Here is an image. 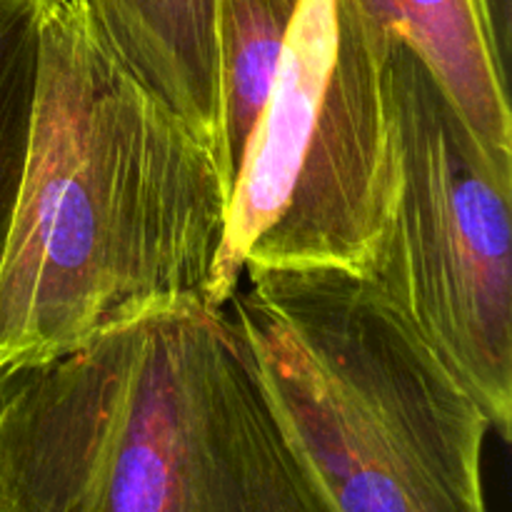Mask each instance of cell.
<instances>
[{
  "mask_svg": "<svg viewBox=\"0 0 512 512\" xmlns=\"http://www.w3.org/2000/svg\"><path fill=\"white\" fill-rule=\"evenodd\" d=\"M388 190L370 280L512 435V170L495 163L433 70L390 35Z\"/></svg>",
  "mask_w": 512,
  "mask_h": 512,
  "instance_id": "5",
  "label": "cell"
},
{
  "mask_svg": "<svg viewBox=\"0 0 512 512\" xmlns=\"http://www.w3.org/2000/svg\"><path fill=\"white\" fill-rule=\"evenodd\" d=\"M438 78L490 158L512 170L510 88L500 83L473 0H355Z\"/></svg>",
  "mask_w": 512,
  "mask_h": 512,
  "instance_id": "7",
  "label": "cell"
},
{
  "mask_svg": "<svg viewBox=\"0 0 512 512\" xmlns=\"http://www.w3.org/2000/svg\"><path fill=\"white\" fill-rule=\"evenodd\" d=\"M43 8L45 0H0V265L23 183ZM8 378L0 373V390Z\"/></svg>",
  "mask_w": 512,
  "mask_h": 512,
  "instance_id": "9",
  "label": "cell"
},
{
  "mask_svg": "<svg viewBox=\"0 0 512 512\" xmlns=\"http://www.w3.org/2000/svg\"><path fill=\"white\" fill-rule=\"evenodd\" d=\"M108 53L215 158L218 140V0H80Z\"/></svg>",
  "mask_w": 512,
  "mask_h": 512,
  "instance_id": "6",
  "label": "cell"
},
{
  "mask_svg": "<svg viewBox=\"0 0 512 512\" xmlns=\"http://www.w3.org/2000/svg\"><path fill=\"white\" fill-rule=\"evenodd\" d=\"M483 25L485 43L493 58L500 83L508 88L510 80V43H512V0H473Z\"/></svg>",
  "mask_w": 512,
  "mask_h": 512,
  "instance_id": "10",
  "label": "cell"
},
{
  "mask_svg": "<svg viewBox=\"0 0 512 512\" xmlns=\"http://www.w3.org/2000/svg\"><path fill=\"white\" fill-rule=\"evenodd\" d=\"M390 33L355 0H303L245 145L210 300L245 268L365 275L388 190Z\"/></svg>",
  "mask_w": 512,
  "mask_h": 512,
  "instance_id": "4",
  "label": "cell"
},
{
  "mask_svg": "<svg viewBox=\"0 0 512 512\" xmlns=\"http://www.w3.org/2000/svg\"><path fill=\"white\" fill-rule=\"evenodd\" d=\"M303 0H218V140L215 163L233 190L245 145L273 88Z\"/></svg>",
  "mask_w": 512,
  "mask_h": 512,
  "instance_id": "8",
  "label": "cell"
},
{
  "mask_svg": "<svg viewBox=\"0 0 512 512\" xmlns=\"http://www.w3.org/2000/svg\"><path fill=\"white\" fill-rule=\"evenodd\" d=\"M228 203L210 145L108 53L80 0H45L0 373L170 305H213Z\"/></svg>",
  "mask_w": 512,
  "mask_h": 512,
  "instance_id": "1",
  "label": "cell"
},
{
  "mask_svg": "<svg viewBox=\"0 0 512 512\" xmlns=\"http://www.w3.org/2000/svg\"><path fill=\"white\" fill-rule=\"evenodd\" d=\"M243 273L225 310L330 512H488V415L370 280Z\"/></svg>",
  "mask_w": 512,
  "mask_h": 512,
  "instance_id": "3",
  "label": "cell"
},
{
  "mask_svg": "<svg viewBox=\"0 0 512 512\" xmlns=\"http://www.w3.org/2000/svg\"><path fill=\"white\" fill-rule=\"evenodd\" d=\"M0 512H330L225 308L180 303L15 370Z\"/></svg>",
  "mask_w": 512,
  "mask_h": 512,
  "instance_id": "2",
  "label": "cell"
}]
</instances>
